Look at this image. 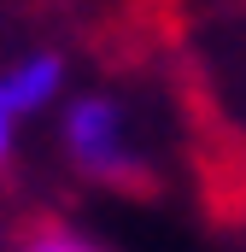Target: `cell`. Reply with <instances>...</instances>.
Wrapping results in <instances>:
<instances>
[{"label":"cell","mask_w":246,"mask_h":252,"mask_svg":"<svg viewBox=\"0 0 246 252\" xmlns=\"http://www.w3.org/2000/svg\"><path fill=\"white\" fill-rule=\"evenodd\" d=\"M6 158H12V118L0 112V164H6Z\"/></svg>","instance_id":"cell-4"},{"label":"cell","mask_w":246,"mask_h":252,"mask_svg":"<svg viewBox=\"0 0 246 252\" xmlns=\"http://www.w3.org/2000/svg\"><path fill=\"white\" fill-rule=\"evenodd\" d=\"M64 153L82 176L94 182H129L141 170V147H135V129H129V112L106 94H82L64 106V129H59Z\"/></svg>","instance_id":"cell-1"},{"label":"cell","mask_w":246,"mask_h":252,"mask_svg":"<svg viewBox=\"0 0 246 252\" xmlns=\"http://www.w3.org/2000/svg\"><path fill=\"white\" fill-rule=\"evenodd\" d=\"M18 252H106V247L88 241V235H76V229H64V223H41V229L24 235Z\"/></svg>","instance_id":"cell-3"},{"label":"cell","mask_w":246,"mask_h":252,"mask_svg":"<svg viewBox=\"0 0 246 252\" xmlns=\"http://www.w3.org/2000/svg\"><path fill=\"white\" fill-rule=\"evenodd\" d=\"M59 94H64V59L59 53H30V59H12L0 70V112L12 124L47 112Z\"/></svg>","instance_id":"cell-2"}]
</instances>
